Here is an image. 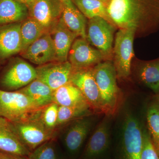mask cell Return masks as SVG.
Listing matches in <instances>:
<instances>
[{
	"instance_id": "1",
	"label": "cell",
	"mask_w": 159,
	"mask_h": 159,
	"mask_svg": "<svg viewBox=\"0 0 159 159\" xmlns=\"http://www.w3.org/2000/svg\"><path fill=\"white\" fill-rule=\"evenodd\" d=\"M106 6L116 28L134 29L139 37L159 30V0H109Z\"/></svg>"
},
{
	"instance_id": "2",
	"label": "cell",
	"mask_w": 159,
	"mask_h": 159,
	"mask_svg": "<svg viewBox=\"0 0 159 159\" xmlns=\"http://www.w3.org/2000/svg\"><path fill=\"white\" fill-rule=\"evenodd\" d=\"M93 72L100 94L102 112L111 116L119 109L122 99L113 63L102 61L94 66Z\"/></svg>"
},
{
	"instance_id": "3",
	"label": "cell",
	"mask_w": 159,
	"mask_h": 159,
	"mask_svg": "<svg viewBox=\"0 0 159 159\" xmlns=\"http://www.w3.org/2000/svg\"><path fill=\"white\" fill-rule=\"evenodd\" d=\"M29 97L17 90L0 89V116L11 122L34 117L41 110Z\"/></svg>"
},
{
	"instance_id": "4",
	"label": "cell",
	"mask_w": 159,
	"mask_h": 159,
	"mask_svg": "<svg viewBox=\"0 0 159 159\" xmlns=\"http://www.w3.org/2000/svg\"><path fill=\"white\" fill-rule=\"evenodd\" d=\"M135 36L136 31L132 29H119L116 34L113 58L117 78L119 79H127L130 76Z\"/></svg>"
},
{
	"instance_id": "5",
	"label": "cell",
	"mask_w": 159,
	"mask_h": 159,
	"mask_svg": "<svg viewBox=\"0 0 159 159\" xmlns=\"http://www.w3.org/2000/svg\"><path fill=\"white\" fill-rule=\"evenodd\" d=\"M116 28L102 17L93 18L88 21L86 39L102 53L106 61L113 58V43Z\"/></svg>"
},
{
	"instance_id": "6",
	"label": "cell",
	"mask_w": 159,
	"mask_h": 159,
	"mask_svg": "<svg viewBox=\"0 0 159 159\" xmlns=\"http://www.w3.org/2000/svg\"><path fill=\"white\" fill-rule=\"evenodd\" d=\"M40 111L29 119L12 122L21 141L31 152L44 142L56 138L57 134L43 124L39 118Z\"/></svg>"
},
{
	"instance_id": "7",
	"label": "cell",
	"mask_w": 159,
	"mask_h": 159,
	"mask_svg": "<svg viewBox=\"0 0 159 159\" xmlns=\"http://www.w3.org/2000/svg\"><path fill=\"white\" fill-rule=\"evenodd\" d=\"M92 117L90 115L79 118L60 128L59 138L69 153H77L82 147L93 124Z\"/></svg>"
},
{
	"instance_id": "8",
	"label": "cell",
	"mask_w": 159,
	"mask_h": 159,
	"mask_svg": "<svg viewBox=\"0 0 159 159\" xmlns=\"http://www.w3.org/2000/svg\"><path fill=\"white\" fill-rule=\"evenodd\" d=\"M143 130L134 115L126 114L122 128V149L124 159H141Z\"/></svg>"
},
{
	"instance_id": "9",
	"label": "cell",
	"mask_w": 159,
	"mask_h": 159,
	"mask_svg": "<svg viewBox=\"0 0 159 159\" xmlns=\"http://www.w3.org/2000/svg\"><path fill=\"white\" fill-rule=\"evenodd\" d=\"M36 69L27 61L17 58L1 78V85L9 90H19L37 79Z\"/></svg>"
},
{
	"instance_id": "10",
	"label": "cell",
	"mask_w": 159,
	"mask_h": 159,
	"mask_svg": "<svg viewBox=\"0 0 159 159\" xmlns=\"http://www.w3.org/2000/svg\"><path fill=\"white\" fill-rule=\"evenodd\" d=\"M64 7L60 0H36L28 7L29 16L50 33L61 17Z\"/></svg>"
},
{
	"instance_id": "11",
	"label": "cell",
	"mask_w": 159,
	"mask_h": 159,
	"mask_svg": "<svg viewBox=\"0 0 159 159\" xmlns=\"http://www.w3.org/2000/svg\"><path fill=\"white\" fill-rule=\"evenodd\" d=\"M93 67L73 69L70 82L80 91L93 110L102 112L100 94L94 78Z\"/></svg>"
},
{
	"instance_id": "12",
	"label": "cell",
	"mask_w": 159,
	"mask_h": 159,
	"mask_svg": "<svg viewBox=\"0 0 159 159\" xmlns=\"http://www.w3.org/2000/svg\"><path fill=\"white\" fill-rule=\"evenodd\" d=\"M37 79L55 90L70 83L73 68L68 61L65 62L55 61L48 63L35 68Z\"/></svg>"
},
{
	"instance_id": "13",
	"label": "cell",
	"mask_w": 159,
	"mask_h": 159,
	"mask_svg": "<svg viewBox=\"0 0 159 159\" xmlns=\"http://www.w3.org/2000/svg\"><path fill=\"white\" fill-rule=\"evenodd\" d=\"M68 57L74 69L93 67L105 60L99 50L93 48L87 40L82 38L74 40Z\"/></svg>"
},
{
	"instance_id": "14",
	"label": "cell",
	"mask_w": 159,
	"mask_h": 159,
	"mask_svg": "<svg viewBox=\"0 0 159 159\" xmlns=\"http://www.w3.org/2000/svg\"><path fill=\"white\" fill-rule=\"evenodd\" d=\"M0 152L28 158L31 153L21 141L13 123L1 116Z\"/></svg>"
},
{
	"instance_id": "15",
	"label": "cell",
	"mask_w": 159,
	"mask_h": 159,
	"mask_svg": "<svg viewBox=\"0 0 159 159\" xmlns=\"http://www.w3.org/2000/svg\"><path fill=\"white\" fill-rule=\"evenodd\" d=\"M20 54L24 58L39 66L56 61L54 43L49 32L31 44Z\"/></svg>"
},
{
	"instance_id": "16",
	"label": "cell",
	"mask_w": 159,
	"mask_h": 159,
	"mask_svg": "<svg viewBox=\"0 0 159 159\" xmlns=\"http://www.w3.org/2000/svg\"><path fill=\"white\" fill-rule=\"evenodd\" d=\"M110 117L106 115L90 137L84 152L83 159L95 158L107 149L109 143Z\"/></svg>"
},
{
	"instance_id": "17",
	"label": "cell",
	"mask_w": 159,
	"mask_h": 159,
	"mask_svg": "<svg viewBox=\"0 0 159 159\" xmlns=\"http://www.w3.org/2000/svg\"><path fill=\"white\" fill-rule=\"evenodd\" d=\"M21 22L0 26V60H4L20 53Z\"/></svg>"
},
{
	"instance_id": "18",
	"label": "cell",
	"mask_w": 159,
	"mask_h": 159,
	"mask_svg": "<svg viewBox=\"0 0 159 159\" xmlns=\"http://www.w3.org/2000/svg\"><path fill=\"white\" fill-rule=\"evenodd\" d=\"M50 34L55 48L56 61H67L71 46L78 36L68 28L61 17L51 30Z\"/></svg>"
},
{
	"instance_id": "19",
	"label": "cell",
	"mask_w": 159,
	"mask_h": 159,
	"mask_svg": "<svg viewBox=\"0 0 159 159\" xmlns=\"http://www.w3.org/2000/svg\"><path fill=\"white\" fill-rule=\"evenodd\" d=\"M53 102L61 106L92 109L80 91L70 82L54 91Z\"/></svg>"
},
{
	"instance_id": "20",
	"label": "cell",
	"mask_w": 159,
	"mask_h": 159,
	"mask_svg": "<svg viewBox=\"0 0 159 159\" xmlns=\"http://www.w3.org/2000/svg\"><path fill=\"white\" fill-rule=\"evenodd\" d=\"M64 23L77 36L86 39L87 27L88 21L72 0L64 3L61 16Z\"/></svg>"
},
{
	"instance_id": "21",
	"label": "cell",
	"mask_w": 159,
	"mask_h": 159,
	"mask_svg": "<svg viewBox=\"0 0 159 159\" xmlns=\"http://www.w3.org/2000/svg\"><path fill=\"white\" fill-rule=\"evenodd\" d=\"M137 78L156 93H159V57L150 61H139L136 67Z\"/></svg>"
},
{
	"instance_id": "22",
	"label": "cell",
	"mask_w": 159,
	"mask_h": 159,
	"mask_svg": "<svg viewBox=\"0 0 159 159\" xmlns=\"http://www.w3.org/2000/svg\"><path fill=\"white\" fill-rule=\"evenodd\" d=\"M29 16L26 5L16 0H0V26L21 22Z\"/></svg>"
},
{
	"instance_id": "23",
	"label": "cell",
	"mask_w": 159,
	"mask_h": 159,
	"mask_svg": "<svg viewBox=\"0 0 159 159\" xmlns=\"http://www.w3.org/2000/svg\"><path fill=\"white\" fill-rule=\"evenodd\" d=\"M17 91L28 96L40 107H44L54 102V91L38 79Z\"/></svg>"
},
{
	"instance_id": "24",
	"label": "cell",
	"mask_w": 159,
	"mask_h": 159,
	"mask_svg": "<svg viewBox=\"0 0 159 159\" xmlns=\"http://www.w3.org/2000/svg\"><path fill=\"white\" fill-rule=\"evenodd\" d=\"M22 49L20 53L25 51L31 44L47 33L39 23L29 16L22 22L20 29Z\"/></svg>"
},
{
	"instance_id": "25",
	"label": "cell",
	"mask_w": 159,
	"mask_h": 159,
	"mask_svg": "<svg viewBox=\"0 0 159 159\" xmlns=\"http://www.w3.org/2000/svg\"><path fill=\"white\" fill-rule=\"evenodd\" d=\"M72 1L88 19L96 17H102L112 24L107 13V6L105 3L98 0Z\"/></svg>"
},
{
	"instance_id": "26",
	"label": "cell",
	"mask_w": 159,
	"mask_h": 159,
	"mask_svg": "<svg viewBox=\"0 0 159 159\" xmlns=\"http://www.w3.org/2000/svg\"><path fill=\"white\" fill-rule=\"evenodd\" d=\"M93 109L83 107H69L59 106L57 129L72 121L82 117L93 115Z\"/></svg>"
},
{
	"instance_id": "27",
	"label": "cell",
	"mask_w": 159,
	"mask_h": 159,
	"mask_svg": "<svg viewBox=\"0 0 159 159\" xmlns=\"http://www.w3.org/2000/svg\"><path fill=\"white\" fill-rule=\"evenodd\" d=\"M29 159H61L55 138L43 143L31 152Z\"/></svg>"
},
{
	"instance_id": "28",
	"label": "cell",
	"mask_w": 159,
	"mask_h": 159,
	"mask_svg": "<svg viewBox=\"0 0 159 159\" xmlns=\"http://www.w3.org/2000/svg\"><path fill=\"white\" fill-rule=\"evenodd\" d=\"M59 105L52 102L42 107L40 113L39 118L46 128L51 131L57 132V123Z\"/></svg>"
},
{
	"instance_id": "29",
	"label": "cell",
	"mask_w": 159,
	"mask_h": 159,
	"mask_svg": "<svg viewBox=\"0 0 159 159\" xmlns=\"http://www.w3.org/2000/svg\"><path fill=\"white\" fill-rule=\"evenodd\" d=\"M147 122L149 134L153 143L159 142V107L153 104L147 112Z\"/></svg>"
},
{
	"instance_id": "30",
	"label": "cell",
	"mask_w": 159,
	"mask_h": 159,
	"mask_svg": "<svg viewBox=\"0 0 159 159\" xmlns=\"http://www.w3.org/2000/svg\"><path fill=\"white\" fill-rule=\"evenodd\" d=\"M141 159H159L149 134L143 130V147Z\"/></svg>"
},
{
	"instance_id": "31",
	"label": "cell",
	"mask_w": 159,
	"mask_h": 159,
	"mask_svg": "<svg viewBox=\"0 0 159 159\" xmlns=\"http://www.w3.org/2000/svg\"><path fill=\"white\" fill-rule=\"evenodd\" d=\"M0 159H29V158L25 157L10 154L4 153L0 152Z\"/></svg>"
},
{
	"instance_id": "32",
	"label": "cell",
	"mask_w": 159,
	"mask_h": 159,
	"mask_svg": "<svg viewBox=\"0 0 159 159\" xmlns=\"http://www.w3.org/2000/svg\"><path fill=\"white\" fill-rule=\"evenodd\" d=\"M16 1L20 2L22 3L24 5H26L28 8V7H29L36 0H16Z\"/></svg>"
},
{
	"instance_id": "33",
	"label": "cell",
	"mask_w": 159,
	"mask_h": 159,
	"mask_svg": "<svg viewBox=\"0 0 159 159\" xmlns=\"http://www.w3.org/2000/svg\"><path fill=\"white\" fill-rule=\"evenodd\" d=\"M154 145L155 148L156 150L158 156L159 157V142L157 143H153Z\"/></svg>"
},
{
	"instance_id": "34",
	"label": "cell",
	"mask_w": 159,
	"mask_h": 159,
	"mask_svg": "<svg viewBox=\"0 0 159 159\" xmlns=\"http://www.w3.org/2000/svg\"><path fill=\"white\" fill-rule=\"evenodd\" d=\"M98 1H100V2H102L105 3L106 5H107V4L108 3L109 0H98Z\"/></svg>"
},
{
	"instance_id": "35",
	"label": "cell",
	"mask_w": 159,
	"mask_h": 159,
	"mask_svg": "<svg viewBox=\"0 0 159 159\" xmlns=\"http://www.w3.org/2000/svg\"><path fill=\"white\" fill-rule=\"evenodd\" d=\"M60 1H61V2H62L64 4V3L67 2L71 1V0H60Z\"/></svg>"
},
{
	"instance_id": "36",
	"label": "cell",
	"mask_w": 159,
	"mask_h": 159,
	"mask_svg": "<svg viewBox=\"0 0 159 159\" xmlns=\"http://www.w3.org/2000/svg\"><path fill=\"white\" fill-rule=\"evenodd\" d=\"M158 105L159 106V97H158Z\"/></svg>"
}]
</instances>
